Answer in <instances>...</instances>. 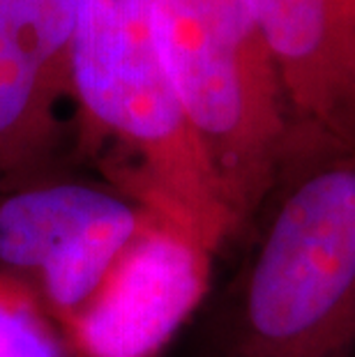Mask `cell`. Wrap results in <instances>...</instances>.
Wrapping results in <instances>:
<instances>
[{
	"mask_svg": "<svg viewBox=\"0 0 355 357\" xmlns=\"http://www.w3.org/2000/svg\"><path fill=\"white\" fill-rule=\"evenodd\" d=\"M247 229L229 311V357L355 351V139L293 127Z\"/></svg>",
	"mask_w": 355,
	"mask_h": 357,
	"instance_id": "obj_1",
	"label": "cell"
},
{
	"mask_svg": "<svg viewBox=\"0 0 355 357\" xmlns=\"http://www.w3.org/2000/svg\"><path fill=\"white\" fill-rule=\"evenodd\" d=\"M153 5L77 0L70 81L86 116L137 159L125 194L217 252L238 229L162 65Z\"/></svg>",
	"mask_w": 355,
	"mask_h": 357,
	"instance_id": "obj_2",
	"label": "cell"
},
{
	"mask_svg": "<svg viewBox=\"0 0 355 357\" xmlns=\"http://www.w3.org/2000/svg\"><path fill=\"white\" fill-rule=\"evenodd\" d=\"M146 215L141 203L111 187L21 182L0 192V272L35 291L65 330Z\"/></svg>",
	"mask_w": 355,
	"mask_h": 357,
	"instance_id": "obj_3",
	"label": "cell"
},
{
	"mask_svg": "<svg viewBox=\"0 0 355 357\" xmlns=\"http://www.w3.org/2000/svg\"><path fill=\"white\" fill-rule=\"evenodd\" d=\"M210 249L150 212L93 298L63 330L77 357H153L206 298Z\"/></svg>",
	"mask_w": 355,
	"mask_h": 357,
	"instance_id": "obj_4",
	"label": "cell"
},
{
	"mask_svg": "<svg viewBox=\"0 0 355 357\" xmlns=\"http://www.w3.org/2000/svg\"><path fill=\"white\" fill-rule=\"evenodd\" d=\"M298 129L355 139V0H252Z\"/></svg>",
	"mask_w": 355,
	"mask_h": 357,
	"instance_id": "obj_5",
	"label": "cell"
},
{
	"mask_svg": "<svg viewBox=\"0 0 355 357\" xmlns=\"http://www.w3.org/2000/svg\"><path fill=\"white\" fill-rule=\"evenodd\" d=\"M77 0H0V192L24 182L70 79Z\"/></svg>",
	"mask_w": 355,
	"mask_h": 357,
	"instance_id": "obj_6",
	"label": "cell"
},
{
	"mask_svg": "<svg viewBox=\"0 0 355 357\" xmlns=\"http://www.w3.org/2000/svg\"><path fill=\"white\" fill-rule=\"evenodd\" d=\"M51 321L35 291L0 272V357H65Z\"/></svg>",
	"mask_w": 355,
	"mask_h": 357,
	"instance_id": "obj_7",
	"label": "cell"
},
{
	"mask_svg": "<svg viewBox=\"0 0 355 357\" xmlns=\"http://www.w3.org/2000/svg\"><path fill=\"white\" fill-rule=\"evenodd\" d=\"M210 33L238 49H266L252 0H187Z\"/></svg>",
	"mask_w": 355,
	"mask_h": 357,
	"instance_id": "obj_8",
	"label": "cell"
}]
</instances>
